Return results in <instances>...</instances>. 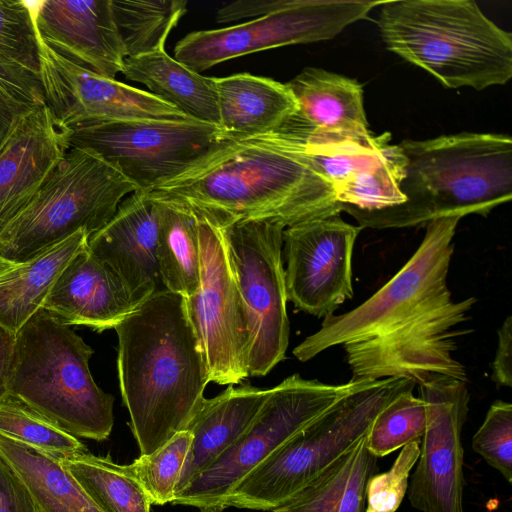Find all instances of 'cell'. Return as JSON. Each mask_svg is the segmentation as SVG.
Masks as SVG:
<instances>
[{
    "label": "cell",
    "mask_w": 512,
    "mask_h": 512,
    "mask_svg": "<svg viewBox=\"0 0 512 512\" xmlns=\"http://www.w3.org/2000/svg\"><path fill=\"white\" fill-rule=\"evenodd\" d=\"M118 376L140 455L186 430L209 378L185 297L166 289L139 304L115 328Z\"/></svg>",
    "instance_id": "obj_1"
},
{
    "label": "cell",
    "mask_w": 512,
    "mask_h": 512,
    "mask_svg": "<svg viewBox=\"0 0 512 512\" xmlns=\"http://www.w3.org/2000/svg\"><path fill=\"white\" fill-rule=\"evenodd\" d=\"M148 194L230 220L272 219L286 228L342 211L333 186L298 157L229 139L197 166Z\"/></svg>",
    "instance_id": "obj_2"
},
{
    "label": "cell",
    "mask_w": 512,
    "mask_h": 512,
    "mask_svg": "<svg viewBox=\"0 0 512 512\" xmlns=\"http://www.w3.org/2000/svg\"><path fill=\"white\" fill-rule=\"evenodd\" d=\"M404 203L381 210L342 204L361 228H405L442 217L487 216L512 198V139L463 132L427 140H403Z\"/></svg>",
    "instance_id": "obj_3"
},
{
    "label": "cell",
    "mask_w": 512,
    "mask_h": 512,
    "mask_svg": "<svg viewBox=\"0 0 512 512\" xmlns=\"http://www.w3.org/2000/svg\"><path fill=\"white\" fill-rule=\"evenodd\" d=\"M377 20L388 50L448 88L483 90L512 77V35L473 0H392Z\"/></svg>",
    "instance_id": "obj_4"
},
{
    "label": "cell",
    "mask_w": 512,
    "mask_h": 512,
    "mask_svg": "<svg viewBox=\"0 0 512 512\" xmlns=\"http://www.w3.org/2000/svg\"><path fill=\"white\" fill-rule=\"evenodd\" d=\"M92 354L68 325L41 308L16 333L8 395L77 438L106 440L114 398L94 381Z\"/></svg>",
    "instance_id": "obj_5"
},
{
    "label": "cell",
    "mask_w": 512,
    "mask_h": 512,
    "mask_svg": "<svg viewBox=\"0 0 512 512\" xmlns=\"http://www.w3.org/2000/svg\"><path fill=\"white\" fill-rule=\"evenodd\" d=\"M415 386L403 378L363 382L245 475L226 498L223 509L271 511L281 505L365 437L380 411Z\"/></svg>",
    "instance_id": "obj_6"
},
{
    "label": "cell",
    "mask_w": 512,
    "mask_h": 512,
    "mask_svg": "<svg viewBox=\"0 0 512 512\" xmlns=\"http://www.w3.org/2000/svg\"><path fill=\"white\" fill-rule=\"evenodd\" d=\"M137 188L90 150L70 148L26 208L0 233V257L27 262L80 230L90 237Z\"/></svg>",
    "instance_id": "obj_7"
},
{
    "label": "cell",
    "mask_w": 512,
    "mask_h": 512,
    "mask_svg": "<svg viewBox=\"0 0 512 512\" xmlns=\"http://www.w3.org/2000/svg\"><path fill=\"white\" fill-rule=\"evenodd\" d=\"M460 219L442 217L427 223L421 244L400 271L355 309L324 318L321 328L294 348V356L306 362L333 346L385 334L451 301L447 276Z\"/></svg>",
    "instance_id": "obj_8"
},
{
    "label": "cell",
    "mask_w": 512,
    "mask_h": 512,
    "mask_svg": "<svg viewBox=\"0 0 512 512\" xmlns=\"http://www.w3.org/2000/svg\"><path fill=\"white\" fill-rule=\"evenodd\" d=\"M331 385L293 374L270 388L247 430L175 495L173 504L221 512L236 484L305 425L363 382Z\"/></svg>",
    "instance_id": "obj_9"
},
{
    "label": "cell",
    "mask_w": 512,
    "mask_h": 512,
    "mask_svg": "<svg viewBox=\"0 0 512 512\" xmlns=\"http://www.w3.org/2000/svg\"><path fill=\"white\" fill-rule=\"evenodd\" d=\"M70 148L87 149L149 193L185 174L226 140L218 126L187 120H128L64 129Z\"/></svg>",
    "instance_id": "obj_10"
},
{
    "label": "cell",
    "mask_w": 512,
    "mask_h": 512,
    "mask_svg": "<svg viewBox=\"0 0 512 512\" xmlns=\"http://www.w3.org/2000/svg\"><path fill=\"white\" fill-rule=\"evenodd\" d=\"M218 216L246 315L248 374L264 376L285 358L289 343L282 261L286 227L272 219L230 220Z\"/></svg>",
    "instance_id": "obj_11"
},
{
    "label": "cell",
    "mask_w": 512,
    "mask_h": 512,
    "mask_svg": "<svg viewBox=\"0 0 512 512\" xmlns=\"http://www.w3.org/2000/svg\"><path fill=\"white\" fill-rule=\"evenodd\" d=\"M193 208L198 217L200 274L198 289L185 298L187 315L198 339L209 381L235 385L249 376L245 310L220 216Z\"/></svg>",
    "instance_id": "obj_12"
},
{
    "label": "cell",
    "mask_w": 512,
    "mask_h": 512,
    "mask_svg": "<svg viewBox=\"0 0 512 512\" xmlns=\"http://www.w3.org/2000/svg\"><path fill=\"white\" fill-rule=\"evenodd\" d=\"M382 2L283 0L278 9L262 17L187 34L175 45L174 59L199 73L250 53L330 40Z\"/></svg>",
    "instance_id": "obj_13"
},
{
    "label": "cell",
    "mask_w": 512,
    "mask_h": 512,
    "mask_svg": "<svg viewBox=\"0 0 512 512\" xmlns=\"http://www.w3.org/2000/svg\"><path fill=\"white\" fill-rule=\"evenodd\" d=\"M475 302L451 300L385 334L343 344L351 380L403 378L420 386L445 376L467 382L465 367L453 358L456 339L466 331L455 327Z\"/></svg>",
    "instance_id": "obj_14"
},
{
    "label": "cell",
    "mask_w": 512,
    "mask_h": 512,
    "mask_svg": "<svg viewBox=\"0 0 512 512\" xmlns=\"http://www.w3.org/2000/svg\"><path fill=\"white\" fill-rule=\"evenodd\" d=\"M40 41L45 106L61 130L101 122L191 119L148 91L97 74Z\"/></svg>",
    "instance_id": "obj_15"
},
{
    "label": "cell",
    "mask_w": 512,
    "mask_h": 512,
    "mask_svg": "<svg viewBox=\"0 0 512 512\" xmlns=\"http://www.w3.org/2000/svg\"><path fill=\"white\" fill-rule=\"evenodd\" d=\"M426 429L408 484L411 505L422 512H464L461 433L468 414L466 382L438 376L419 386Z\"/></svg>",
    "instance_id": "obj_16"
},
{
    "label": "cell",
    "mask_w": 512,
    "mask_h": 512,
    "mask_svg": "<svg viewBox=\"0 0 512 512\" xmlns=\"http://www.w3.org/2000/svg\"><path fill=\"white\" fill-rule=\"evenodd\" d=\"M361 229L340 214L284 229L286 294L298 310L328 318L353 297L352 255Z\"/></svg>",
    "instance_id": "obj_17"
},
{
    "label": "cell",
    "mask_w": 512,
    "mask_h": 512,
    "mask_svg": "<svg viewBox=\"0 0 512 512\" xmlns=\"http://www.w3.org/2000/svg\"><path fill=\"white\" fill-rule=\"evenodd\" d=\"M32 8L39 37L49 47L102 76L122 73L126 54L111 0H46Z\"/></svg>",
    "instance_id": "obj_18"
},
{
    "label": "cell",
    "mask_w": 512,
    "mask_h": 512,
    "mask_svg": "<svg viewBox=\"0 0 512 512\" xmlns=\"http://www.w3.org/2000/svg\"><path fill=\"white\" fill-rule=\"evenodd\" d=\"M158 210L148 193L122 200L111 220L87 241L89 252L125 284L138 306L164 289L157 259Z\"/></svg>",
    "instance_id": "obj_19"
},
{
    "label": "cell",
    "mask_w": 512,
    "mask_h": 512,
    "mask_svg": "<svg viewBox=\"0 0 512 512\" xmlns=\"http://www.w3.org/2000/svg\"><path fill=\"white\" fill-rule=\"evenodd\" d=\"M286 85L298 110L274 132L311 142H369L376 137L368 129L363 88L357 80L306 67Z\"/></svg>",
    "instance_id": "obj_20"
},
{
    "label": "cell",
    "mask_w": 512,
    "mask_h": 512,
    "mask_svg": "<svg viewBox=\"0 0 512 512\" xmlns=\"http://www.w3.org/2000/svg\"><path fill=\"white\" fill-rule=\"evenodd\" d=\"M69 150L48 108L24 115L0 149V233L26 208Z\"/></svg>",
    "instance_id": "obj_21"
},
{
    "label": "cell",
    "mask_w": 512,
    "mask_h": 512,
    "mask_svg": "<svg viewBox=\"0 0 512 512\" xmlns=\"http://www.w3.org/2000/svg\"><path fill=\"white\" fill-rule=\"evenodd\" d=\"M136 307L122 280L87 246L66 264L42 306L68 326H86L99 333L114 329Z\"/></svg>",
    "instance_id": "obj_22"
},
{
    "label": "cell",
    "mask_w": 512,
    "mask_h": 512,
    "mask_svg": "<svg viewBox=\"0 0 512 512\" xmlns=\"http://www.w3.org/2000/svg\"><path fill=\"white\" fill-rule=\"evenodd\" d=\"M270 389L231 384L205 399L186 430L192 434L175 495L231 447L256 418ZM175 498V496H174Z\"/></svg>",
    "instance_id": "obj_23"
},
{
    "label": "cell",
    "mask_w": 512,
    "mask_h": 512,
    "mask_svg": "<svg viewBox=\"0 0 512 512\" xmlns=\"http://www.w3.org/2000/svg\"><path fill=\"white\" fill-rule=\"evenodd\" d=\"M219 128L229 140L278 130L298 110L286 83L250 73L216 78Z\"/></svg>",
    "instance_id": "obj_24"
},
{
    "label": "cell",
    "mask_w": 512,
    "mask_h": 512,
    "mask_svg": "<svg viewBox=\"0 0 512 512\" xmlns=\"http://www.w3.org/2000/svg\"><path fill=\"white\" fill-rule=\"evenodd\" d=\"M122 74L189 118L219 127L216 78L190 69L165 49L126 57Z\"/></svg>",
    "instance_id": "obj_25"
},
{
    "label": "cell",
    "mask_w": 512,
    "mask_h": 512,
    "mask_svg": "<svg viewBox=\"0 0 512 512\" xmlns=\"http://www.w3.org/2000/svg\"><path fill=\"white\" fill-rule=\"evenodd\" d=\"M366 436L271 512H366L367 485L378 471Z\"/></svg>",
    "instance_id": "obj_26"
},
{
    "label": "cell",
    "mask_w": 512,
    "mask_h": 512,
    "mask_svg": "<svg viewBox=\"0 0 512 512\" xmlns=\"http://www.w3.org/2000/svg\"><path fill=\"white\" fill-rule=\"evenodd\" d=\"M80 230L41 255L0 275V326L16 334L43 306L55 280L70 259L87 246Z\"/></svg>",
    "instance_id": "obj_27"
},
{
    "label": "cell",
    "mask_w": 512,
    "mask_h": 512,
    "mask_svg": "<svg viewBox=\"0 0 512 512\" xmlns=\"http://www.w3.org/2000/svg\"><path fill=\"white\" fill-rule=\"evenodd\" d=\"M0 457L25 483L38 512H102L57 456L0 435Z\"/></svg>",
    "instance_id": "obj_28"
},
{
    "label": "cell",
    "mask_w": 512,
    "mask_h": 512,
    "mask_svg": "<svg viewBox=\"0 0 512 512\" xmlns=\"http://www.w3.org/2000/svg\"><path fill=\"white\" fill-rule=\"evenodd\" d=\"M153 199L158 210L157 259L163 287L189 297L198 289L200 274L196 211L184 202Z\"/></svg>",
    "instance_id": "obj_29"
},
{
    "label": "cell",
    "mask_w": 512,
    "mask_h": 512,
    "mask_svg": "<svg viewBox=\"0 0 512 512\" xmlns=\"http://www.w3.org/2000/svg\"><path fill=\"white\" fill-rule=\"evenodd\" d=\"M102 512H151V501L125 465L89 451L58 457Z\"/></svg>",
    "instance_id": "obj_30"
},
{
    "label": "cell",
    "mask_w": 512,
    "mask_h": 512,
    "mask_svg": "<svg viewBox=\"0 0 512 512\" xmlns=\"http://www.w3.org/2000/svg\"><path fill=\"white\" fill-rule=\"evenodd\" d=\"M126 57L165 49L166 40L187 12L185 0H111Z\"/></svg>",
    "instance_id": "obj_31"
},
{
    "label": "cell",
    "mask_w": 512,
    "mask_h": 512,
    "mask_svg": "<svg viewBox=\"0 0 512 512\" xmlns=\"http://www.w3.org/2000/svg\"><path fill=\"white\" fill-rule=\"evenodd\" d=\"M0 435L57 457L88 451L77 437L10 395L0 400Z\"/></svg>",
    "instance_id": "obj_32"
},
{
    "label": "cell",
    "mask_w": 512,
    "mask_h": 512,
    "mask_svg": "<svg viewBox=\"0 0 512 512\" xmlns=\"http://www.w3.org/2000/svg\"><path fill=\"white\" fill-rule=\"evenodd\" d=\"M402 175V153L390 144L384 158L335 188L337 201L360 210L372 211L398 206L405 198L398 189Z\"/></svg>",
    "instance_id": "obj_33"
},
{
    "label": "cell",
    "mask_w": 512,
    "mask_h": 512,
    "mask_svg": "<svg viewBox=\"0 0 512 512\" xmlns=\"http://www.w3.org/2000/svg\"><path fill=\"white\" fill-rule=\"evenodd\" d=\"M427 422L426 405L412 391H407L392 400L373 421L366 444L377 458L386 456L406 444L419 441Z\"/></svg>",
    "instance_id": "obj_34"
},
{
    "label": "cell",
    "mask_w": 512,
    "mask_h": 512,
    "mask_svg": "<svg viewBox=\"0 0 512 512\" xmlns=\"http://www.w3.org/2000/svg\"><path fill=\"white\" fill-rule=\"evenodd\" d=\"M191 442V432L183 430L157 451L150 455H140L125 465L127 471L141 484L152 505L173 503Z\"/></svg>",
    "instance_id": "obj_35"
},
{
    "label": "cell",
    "mask_w": 512,
    "mask_h": 512,
    "mask_svg": "<svg viewBox=\"0 0 512 512\" xmlns=\"http://www.w3.org/2000/svg\"><path fill=\"white\" fill-rule=\"evenodd\" d=\"M40 42L32 6L0 0V60L40 78Z\"/></svg>",
    "instance_id": "obj_36"
},
{
    "label": "cell",
    "mask_w": 512,
    "mask_h": 512,
    "mask_svg": "<svg viewBox=\"0 0 512 512\" xmlns=\"http://www.w3.org/2000/svg\"><path fill=\"white\" fill-rule=\"evenodd\" d=\"M472 449L508 482L512 480V405L494 401L472 438Z\"/></svg>",
    "instance_id": "obj_37"
},
{
    "label": "cell",
    "mask_w": 512,
    "mask_h": 512,
    "mask_svg": "<svg viewBox=\"0 0 512 512\" xmlns=\"http://www.w3.org/2000/svg\"><path fill=\"white\" fill-rule=\"evenodd\" d=\"M419 441L402 447L392 467L373 475L367 485L366 512H395L407 493L410 472L419 457Z\"/></svg>",
    "instance_id": "obj_38"
},
{
    "label": "cell",
    "mask_w": 512,
    "mask_h": 512,
    "mask_svg": "<svg viewBox=\"0 0 512 512\" xmlns=\"http://www.w3.org/2000/svg\"><path fill=\"white\" fill-rule=\"evenodd\" d=\"M0 87L17 99L33 106L45 105L41 79L0 60Z\"/></svg>",
    "instance_id": "obj_39"
},
{
    "label": "cell",
    "mask_w": 512,
    "mask_h": 512,
    "mask_svg": "<svg viewBox=\"0 0 512 512\" xmlns=\"http://www.w3.org/2000/svg\"><path fill=\"white\" fill-rule=\"evenodd\" d=\"M0 512H38L25 483L1 457Z\"/></svg>",
    "instance_id": "obj_40"
},
{
    "label": "cell",
    "mask_w": 512,
    "mask_h": 512,
    "mask_svg": "<svg viewBox=\"0 0 512 512\" xmlns=\"http://www.w3.org/2000/svg\"><path fill=\"white\" fill-rule=\"evenodd\" d=\"M492 380L497 386H512V317L508 316L498 330V343L492 362Z\"/></svg>",
    "instance_id": "obj_41"
},
{
    "label": "cell",
    "mask_w": 512,
    "mask_h": 512,
    "mask_svg": "<svg viewBox=\"0 0 512 512\" xmlns=\"http://www.w3.org/2000/svg\"><path fill=\"white\" fill-rule=\"evenodd\" d=\"M37 107L15 98L0 87V149L18 121Z\"/></svg>",
    "instance_id": "obj_42"
},
{
    "label": "cell",
    "mask_w": 512,
    "mask_h": 512,
    "mask_svg": "<svg viewBox=\"0 0 512 512\" xmlns=\"http://www.w3.org/2000/svg\"><path fill=\"white\" fill-rule=\"evenodd\" d=\"M16 334L0 326V400L8 395Z\"/></svg>",
    "instance_id": "obj_43"
},
{
    "label": "cell",
    "mask_w": 512,
    "mask_h": 512,
    "mask_svg": "<svg viewBox=\"0 0 512 512\" xmlns=\"http://www.w3.org/2000/svg\"><path fill=\"white\" fill-rule=\"evenodd\" d=\"M15 264L9 261H6L0 257V275L13 267Z\"/></svg>",
    "instance_id": "obj_44"
},
{
    "label": "cell",
    "mask_w": 512,
    "mask_h": 512,
    "mask_svg": "<svg viewBox=\"0 0 512 512\" xmlns=\"http://www.w3.org/2000/svg\"><path fill=\"white\" fill-rule=\"evenodd\" d=\"M200 512H217V511H213V510H201Z\"/></svg>",
    "instance_id": "obj_45"
}]
</instances>
